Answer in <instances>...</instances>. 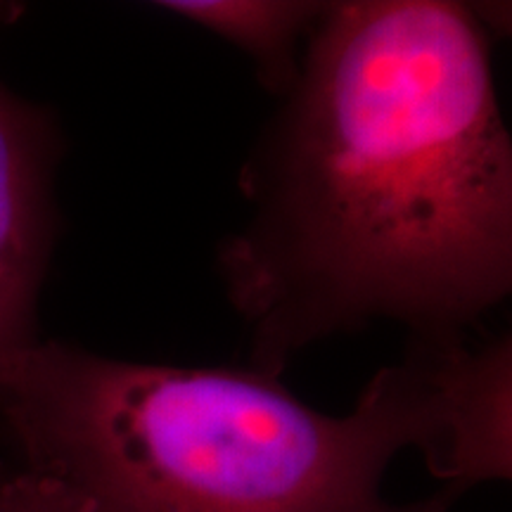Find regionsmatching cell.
Returning <instances> with one entry per match:
<instances>
[{
  "instance_id": "obj_4",
  "label": "cell",
  "mask_w": 512,
  "mask_h": 512,
  "mask_svg": "<svg viewBox=\"0 0 512 512\" xmlns=\"http://www.w3.org/2000/svg\"><path fill=\"white\" fill-rule=\"evenodd\" d=\"M169 15L233 43L254 62L259 81L285 98L302 69L306 43L328 3L311 0H162Z\"/></svg>"
},
{
  "instance_id": "obj_1",
  "label": "cell",
  "mask_w": 512,
  "mask_h": 512,
  "mask_svg": "<svg viewBox=\"0 0 512 512\" xmlns=\"http://www.w3.org/2000/svg\"><path fill=\"white\" fill-rule=\"evenodd\" d=\"M240 185L219 271L254 370L380 318L463 337L512 287V140L470 5L328 3Z\"/></svg>"
},
{
  "instance_id": "obj_6",
  "label": "cell",
  "mask_w": 512,
  "mask_h": 512,
  "mask_svg": "<svg viewBox=\"0 0 512 512\" xmlns=\"http://www.w3.org/2000/svg\"><path fill=\"white\" fill-rule=\"evenodd\" d=\"M8 467H10V465H5V463H0V477H3V475H5V470H8Z\"/></svg>"
},
{
  "instance_id": "obj_3",
  "label": "cell",
  "mask_w": 512,
  "mask_h": 512,
  "mask_svg": "<svg viewBox=\"0 0 512 512\" xmlns=\"http://www.w3.org/2000/svg\"><path fill=\"white\" fill-rule=\"evenodd\" d=\"M22 5L0 0V27ZM62 155L46 107L0 83V377L38 342V297L57 235L55 169Z\"/></svg>"
},
{
  "instance_id": "obj_2",
  "label": "cell",
  "mask_w": 512,
  "mask_h": 512,
  "mask_svg": "<svg viewBox=\"0 0 512 512\" xmlns=\"http://www.w3.org/2000/svg\"><path fill=\"white\" fill-rule=\"evenodd\" d=\"M446 370V339L415 337L354 411L328 415L254 368L155 366L38 339L0 377V427L19 467L91 512H448L453 489L382 496L406 448L446 479Z\"/></svg>"
},
{
  "instance_id": "obj_5",
  "label": "cell",
  "mask_w": 512,
  "mask_h": 512,
  "mask_svg": "<svg viewBox=\"0 0 512 512\" xmlns=\"http://www.w3.org/2000/svg\"><path fill=\"white\" fill-rule=\"evenodd\" d=\"M0 512H91L67 486L27 467H8L0 477Z\"/></svg>"
}]
</instances>
